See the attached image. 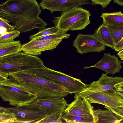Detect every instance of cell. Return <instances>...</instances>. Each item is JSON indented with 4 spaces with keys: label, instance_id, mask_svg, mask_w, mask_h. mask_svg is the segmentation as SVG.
<instances>
[{
    "label": "cell",
    "instance_id": "cell-8",
    "mask_svg": "<svg viewBox=\"0 0 123 123\" xmlns=\"http://www.w3.org/2000/svg\"><path fill=\"white\" fill-rule=\"evenodd\" d=\"M27 105L39 109L46 115L56 113H62L67 104L64 97H48L37 98Z\"/></svg>",
    "mask_w": 123,
    "mask_h": 123
},
{
    "label": "cell",
    "instance_id": "cell-4",
    "mask_svg": "<svg viewBox=\"0 0 123 123\" xmlns=\"http://www.w3.org/2000/svg\"><path fill=\"white\" fill-rule=\"evenodd\" d=\"M25 71L62 86L68 90L69 94H78L87 87V84L81 80L51 69L44 65Z\"/></svg>",
    "mask_w": 123,
    "mask_h": 123
},
{
    "label": "cell",
    "instance_id": "cell-19",
    "mask_svg": "<svg viewBox=\"0 0 123 123\" xmlns=\"http://www.w3.org/2000/svg\"><path fill=\"white\" fill-rule=\"evenodd\" d=\"M21 46L19 41L0 43V57L20 52Z\"/></svg>",
    "mask_w": 123,
    "mask_h": 123
},
{
    "label": "cell",
    "instance_id": "cell-15",
    "mask_svg": "<svg viewBox=\"0 0 123 123\" xmlns=\"http://www.w3.org/2000/svg\"><path fill=\"white\" fill-rule=\"evenodd\" d=\"M92 106L88 100L84 97L79 99H75L71 103L67 104L64 112L65 114L86 117H94Z\"/></svg>",
    "mask_w": 123,
    "mask_h": 123
},
{
    "label": "cell",
    "instance_id": "cell-35",
    "mask_svg": "<svg viewBox=\"0 0 123 123\" xmlns=\"http://www.w3.org/2000/svg\"><path fill=\"white\" fill-rule=\"evenodd\" d=\"M117 55L123 61V50L119 52L117 54Z\"/></svg>",
    "mask_w": 123,
    "mask_h": 123
},
{
    "label": "cell",
    "instance_id": "cell-16",
    "mask_svg": "<svg viewBox=\"0 0 123 123\" xmlns=\"http://www.w3.org/2000/svg\"><path fill=\"white\" fill-rule=\"evenodd\" d=\"M93 111L95 123H120L123 122L109 110L93 109Z\"/></svg>",
    "mask_w": 123,
    "mask_h": 123
},
{
    "label": "cell",
    "instance_id": "cell-1",
    "mask_svg": "<svg viewBox=\"0 0 123 123\" xmlns=\"http://www.w3.org/2000/svg\"><path fill=\"white\" fill-rule=\"evenodd\" d=\"M41 10L36 0H6L0 4V16L6 18L20 32L46 28L39 17Z\"/></svg>",
    "mask_w": 123,
    "mask_h": 123
},
{
    "label": "cell",
    "instance_id": "cell-27",
    "mask_svg": "<svg viewBox=\"0 0 123 123\" xmlns=\"http://www.w3.org/2000/svg\"><path fill=\"white\" fill-rule=\"evenodd\" d=\"M15 119L12 113L0 114V123H14Z\"/></svg>",
    "mask_w": 123,
    "mask_h": 123
},
{
    "label": "cell",
    "instance_id": "cell-33",
    "mask_svg": "<svg viewBox=\"0 0 123 123\" xmlns=\"http://www.w3.org/2000/svg\"><path fill=\"white\" fill-rule=\"evenodd\" d=\"M113 2L117 3L120 6H122L123 5V0H113Z\"/></svg>",
    "mask_w": 123,
    "mask_h": 123
},
{
    "label": "cell",
    "instance_id": "cell-30",
    "mask_svg": "<svg viewBox=\"0 0 123 123\" xmlns=\"http://www.w3.org/2000/svg\"><path fill=\"white\" fill-rule=\"evenodd\" d=\"M123 49V38L114 44L113 49L119 52Z\"/></svg>",
    "mask_w": 123,
    "mask_h": 123
},
{
    "label": "cell",
    "instance_id": "cell-6",
    "mask_svg": "<svg viewBox=\"0 0 123 123\" xmlns=\"http://www.w3.org/2000/svg\"><path fill=\"white\" fill-rule=\"evenodd\" d=\"M0 97L14 106L28 104L37 98V95L9 78L0 81Z\"/></svg>",
    "mask_w": 123,
    "mask_h": 123
},
{
    "label": "cell",
    "instance_id": "cell-3",
    "mask_svg": "<svg viewBox=\"0 0 123 123\" xmlns=\"http://www.w3.org/2000/svg\"><path fill=\"white\" fill-rule=\"evenodd\" d=\"M44 65L38 57L19 52L0 57V73L8 77L13 73Z\"/></svg>",
    "mask_w": 123,
    "mask_h": 123
},
{
    "label": "cell",
    "instance_id": "cell-18",
    "mask_svg": "<svg viewBox=\"0 0 123 123\" xmlns=\"http://www.w3.org/2000/svg\"><path fill=\"white\" fill-rule=\"evenodd\" d=\"M100 17L103 24L107 26H123V14L121 11L104 13Z\"/></svg>",
    "mask_w": 123,
    "mask_h": 123
},
{
    "label": "cell",
    "instance_id": "cell-24",
    "mask_svg": "<svg viewBox=\"0 0 123 123\" xmlns=\"http://www.w3.org/2000/svg\"><path fill=\"white\" fill-rule=\"evenodd\" d=\"M20 32L14 30L7 32L2 35H0V43H8L14 41V39L20 35Z\"/></svg>",
    "mask_w": 123,
    "mask_h": 123
},
{
    "label": "cell",
    "instance_id": "cell-11",
    "mask_svg": "<svg viewBox=\"0 0 123 123\" xmlns=\"http://www.w3.org/2000/svg\"><path fill=\"white\" fill-rule=\"evenodd\" d=\"M115 89L95 92L85 98L91 104L98 103L108 107H123V97Z\"/></svg>",
    "mask_w": 123,
    "mask_h": 123
},
{
    "label": "cell",
    "instance_id": "cell-9",
    "mask_svg": "<svg viewBox=\"0 0 123 123\" xmlns=\"http://www.w3.org/2000/svg\"><path fill=\"white\" fill-rule=\"evenodd\" d=\"M16 118L14 123H37L45 115L39 109L27 104L7 108Z\"/></svg>",
    "mask_w": 123,
    "mask_h": 123
},
{
    "label": "cell",
    "instance_id": "cell-22",
    "mask_svg": "<svg viewBox=\"0 0 123 123\" xmlns=\"http://www.w3.org/2000/svg\"><path fill=\"white\" fill-rule=\"evenodd\" d=\"M70 35V34H67L66 32L59 30L55 33L45 36L37 37L32 40H47L57 38H61L62 39H68L69 38Z\"/></svg>",
    "mask_w": 123,
    "mask_h": 123
},
{
    "label": "cell",
    "instance_id": "cell-23",
    "mask_svg": "<svg viewBox=\"0 0 123 123\" xmlns=\"http://www.w3.org/2000/svg\"><path fill=\"white\" fill-rule=\"evenodd\" d=\"M107 26L115 44L123 38V26Z\"/></svg>",
    "mask_w": 123,
    "mask_h": 123
},
{
    "label": "cell",
    "instance_id": "cell-17",
    "mask_svg": "<svg viewBox=\"0 0 123 123\" xmlns=\"http://www.w3.org/2000/svg\"><path fill=\"white\" fill-rule=\"evenodd\" d=\"M94 34L105 46L113 49L115 43L107 26L102 23L95 30Z\"/></svg>",
    "mask_w": 123,
    "mask_h": 123
},
{
    "label": "cell",
    "instance_id": "cell-2",
    "mask_svg": "<svg viewBox=\"0 0 123 123\" xmlns=\"http://www.w3.org/2000/svg\"><path fill=\"white\" fill-rule=\"evenodd\" d=\"M9 78L37 96L40 98L48 97H64L69 94L62 86L25 71L12 74Z\"/></svg>",
    "mask_w": 123,
    "mask_h": 123
},
{
    "label": "cell",
    "instance_id": "cell-20",
    "mask_svg": "<svg viewBox=\"0 0 123 123\" xmlns=\"http://www.w3.org/2000/svg\"><path fill=\"white\" fill-rule=\"evenodd\" d=\"M63 119L66 123H95L94 117H86L65 114L62 116Z\"/></svg>",
    "mask_w": 123,
    "mask_h": 123
},
{
    "label": "cell",
    "instance_id": "cell-29",
    "mask_svg": "<svg viewBox=\"0 0 123 123\" xmlns=\"http://www.w3.org/2000/svg\"><path fill=\"white\" fill-rule=\"evenodd\" d=\"M94 5H99L103 8L107 7V6L112 0H91Z\"/></svg>",
    "mask_w": 123,
    "mask_h": 123
},
{
    "label": "cell",
    "instance_id": "cell-31",
    "mask_svg": "<svg viewBox=\"0 0 123 123\" xmlns=\"http://www.w3.org/2000/svg\"><path fill=\"white\" fill-rule=\"evenodd\" d=\"M123 83L116 85L115 87V90L117 93L123 97Z\"/></svg>",
    "mask_w": 123,
    "mask_h": 123
},
{
    "label": "cell",
    "instance_id": "cell-28",
    "mask_svg": "<svg viewBox=\"0 0 123 123\" xmlns=\"http://www.w3.org/2000/svg\"><path fill=\"white\" fill-rule=\"evenodd\" d=\"M10 22L7 19L0 16V28L6 29L7 32L10 31L15 30L14 27L9 24Z\"/></svg>",
    "mask_w": 123,
    "mask_h": 123
},
{
    "label": "cell",
    "instance_id": "cell-10",
    "mask_svg": "<svg viewBox=\"0 0 123 123\" xmlns=\"http://www.w3.org/2000/svg\"><path fill=\"white\" fill-rule=\"evenodd\" d=\"M73 46L80 54L105 51V46L94 35L79 33L73 42Z\"/></svg>",
    "mask_w": 123,
    "mask_h": 123
},
{
    "label": "cell",
    "instance_id": "cell-32",
    "mask_svg": "<svg viewBox=\"0 0 123 123\" xmlns=\"http://www.w3.org/2000/svg\"><path fill=\"white\" fill-rule=\"evenodd\" d=\"M10 113L7 110V108L0 106V114H6Z\"/></svg>",
    "mask_w": 123,
    "mask_h": 123
},
{
    "label": "cell",
    "instance_id": "cell-5",
    "mask_svg": "<svg viewBox=\"0 0 123 123\" xmlns=\"http://www.w3.org/2000/svg\"><path fill=\"white\" fill-rule=\"evenodd\" d=\"M91 16L89 11L79 7L62 12L59 17H53L51 21L59 30L67 32L85 29L90 23Z\"/></svg>",
    "mask_w": 123,
    "mask_h": 123
},
{
    "label": "cell",
    "instance_id": "cell-25",
    "mask_svg": "<svg viewBox=\"0 0 123 123\" xmlns=\"http://www.w3.org/2000/svg\"><path fill=\"white\" fill-rule=\"evenodd\" d=\"M59 29L55 26L48 28H45L40 30L37 33L31 35L29 37L31 40L38 37L45 36L55 33Z\"/></svg>",
    "mask_w": 123,
    "mask_h": 123
},
{
    "label": "cell",
    "instance_id": "cell-13",
    "mask_svg": "<svg viewBox=\"0 0 123 123\" xmlns=\"http://www.w3.org/2000/svg\"><path fill=\"white\" fill-rule=\"evenodd\" d=\"M93 5L89 0H43L40 4L43 10L47 9L51 13L54 12H65L86 4Z\"/></svg>",
    "mask_w": 123,
    "mask_h": 123
},
{
    "label": "cell",
    "instance_id": "cell-26",
    "mask_svg": "<svg viewBox=\"0 0 123 123\" xmlns=\"http://www.w3.org/2000/svg\"><path fill=\"white\" fill-rule=\"evenodd\" d=\"M104 107L110 110L119 119L123 121V107H108L105 106Z\"/></svg>",
    "mask_w": 123,
    "mask_h": 123
},
{
    "label": "cell",
    "instance_id": "cell-12",
    "mask_svg": "<svg viewBox=\"0 0 123 123\" xmlns=\"http://www.w3.org/2000/svg\"><path fill=\"white\" fill-rule=\"evenodd\" d=\"M61 38L44 40H33L22 45L20 51L33 55H40L46 50L53 49L62 41Z\"/></svg>",
    "mask_w": 123,
    "mask_h": 123
},
{
    "label": "cell",
    "instance_id": "cell-21",
    "mask_svg": "<svg viewBox=\"0 0 123 123\" xmlns=\"http://www.w3.org/2000/svg\"><path fill=\"white\" fill-rule=\"evenodd\" d=\"M61 113H56L46 115L37 123H62Z\"/></svg>",
    "mask_w": 123,
    "mask_h": 123
},
{
    "label": "cell",
    "instance_id": "cell-34",
    "mask_svg": "<svg viewBox=\"0 0 123 123\" xmlns=\"http://www.w3.org/2000/svg\"><path fill=\"white\" fill-rule=\"evenodd\" d=\"M8 77L0 73V81H4L7 79Z\"/></svg>",
    "mask_w": 123,
    "mask_h": 123
},
{
    "label": "cell",
    "instance_id": "cell-7",
    "mask_svg": "<svg viewBox=\"0 0 123 123\" xmlns=\"http://www.w3.org/2000/svg\"><path fill=\"white\" fill-rule=\"evenodd\" d=\"M121 83H123V78L109 76L107 74L103 73L98 80L87 84V88L75 94L74 98L79 99L95 92L115 89L116 85Z\"/></svg>",
    "mask_w": 123,
    "mask_h": 123
},
{
    "label": "cell",
    "instance_id": "cell-14",
    "mask_svg": "<svg viewBox=\"0 0 123 123\" xmlns=\"http://www.w3.org/2000/svg\"><path fill=\"white\" fill-rule=\"evenodd\" d=\"M123 63L116 55H111L109 53H105L101 59L96 63L91 66H86L83 69L95 68L113 75L120 72L122 68L121 64Z\"/></svg>",
    "mask_w": 123,
    "mask_h": 123
}]
</instances>
